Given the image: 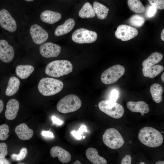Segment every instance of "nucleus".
<instances>
[{
	"instance_id": "obj_12",
	"label": "nucleus",
	"mask_w": 164,
	"mask_h": 164,
	"mask_svg": "<svg viewBox=\"0 0 164 164\" xmlns=\"http://www.w3.org/2000/svg\"><path fill=\"white\" fill-rule=\"evenodd\" d=\"M41 55L46 58L57 57L61 51V48L58 45L50 42L41 45L39 48Z\"/></svg>"
},
{
	"instance_id": "obj_8",
	"label": "nucleus",
	"mask_w": 164,
	"mask_h": 164,
	"mask_svg": "<svg viewBox=\"0 0 164 164\" xmlns=\"http://www.w3.org/2000/svg\"><path fill=\"white\" fill-rule=\"evenodd\" d=\"M97 33L84 28L78 29L74 31L72 35V39L74 42L79 43H90L97 40Z\"/></svg>"
},
{
	"instance_id": "obj_43",
	"label": "nucleus",
	"mask_w": 164,
	"mask_h": 164,
	"mask_svg": "<svg viewBox=\"0 0 164 164\" xmlns=\"http://www.w3.org/2000/svg\"><path fill=\"white\" fill-rule=\"evenodd\" d=\"M164 161H158L156 162L155 164H164Z\"/></svg>"
},
{
	"instance_id": "obj_10",
	"label": "nucleus",
	"mask_w": 164,
	"mask_h": 164,
	"mask_svg": "<svg viewBox=\"0 0 164 164\" xmlns=\"http://www.w3.org/2000/svg\"><path fill=\"white\" fill-rule=\"evenodd\" d=\"M0 25L4 29L10 32L15 31L17 27L15 21L5 9L0 11Z\"/></svg>"
},
{
	"instance_id": "obj_16",
	"label": "nucleus",
	"mask_w": 164,
	"mask_h": 164,
	"mask_svg": "<svg viewBox=\"0 0 164 164\" xmlns=\"http://www.w3.org/2000/svg\"><path fill=\"white\" fill-rule=\"evenodd\" d=\"M127 106L131 111L140 112L142 116H143L144 114L148 113L149 111V105L142 101L138 102L130 101L127 103Z\"/></svg>"
},
{
	"instance_id": "obj_26",
	"label": "nucleus",
	"mask_w": 164,
	"mask_h": 164,
	"mask_svg": "<svg viewBox=\"0 0 164 164\" xmlns=\"http://www.w3.org/2000/svg\"><path fill=\"white\" fill-rule=\"evenodd\" d=\"M150 92L153 100L155 102L159 103L162 101L163 89L160 84L157 83L152 84L150 88Z\"/></svg>"
},
{
	"instance_id": "obj_19",
	"label": "nucleus",
	"mask_w": 164,
	"mask_h": 164,
	"mask_svg": "<svg viewBox=\"0 0 164 164\" xmlns=\"http://www.w3.org/2000/svg\"><path fill=\"white\" fill-rule=\"evenodd\" d=\"M85 153L87 159L94 164H107L106 160L99 155L97 150L94 148H88Z\"/></svg>"
},
{
	"instance_id": "obj_37",
	"label": "nucleus",
	"mask_w": 164,
	"mask_h": 164,
	"mask_svg": "<svg viewBox=\"0 0 164 164\" xmlns=\"http://www.w3.org/2000/svg\"><path fill=\"white\" fill-rule=\"evenodd\" d=\"M132 161V158L130 155H125L122 159L121 164H130Z\"/></svg>"
},
{
	"instance_id": "obj_5",
	"label": "nucleus",
	"mask_w": 164,
	"mask_h": 164,
	"mask_svg": "<svg viewBox=\"0 0 164 164\" xmlns=\"http://www.w3.org/2000/svg\"><path fill=\"white\" fill-rule=\"evenodd\" d=\"M102 139L107 146L114 149L121 148L125 142L123 138L119 132L112 128L106 130L103 135Z\"/></svg>"
},
{
	"instance_id": "obj_36",
	"label": "nucleus",
	"mask_w": 164,
	"mask_h": 164,
	"mask_svg": "<svg viewBox=\"0 0 164 164\" xmlns=\"http://www.w3.org/2000/svg\"><path fill=\"white\" fill-rule=\"evenodd\" d=\"M119 93L118 91L116 89L113 90L111 92L109 100L116 102L118 97Z\"/></svg>"
},
{
	"instance_id": "obj_34",
	"label": "nucleus",
	"mask_w": 164,
	"mask_h": 164,
	"mask_svg": "<svg viewBox=\"0 0 164 164\" xmlns=\"http://www.w3.org/2000/svg\"><path fill=\"white\" fill-rule=\"evenodd\" d=\"M8 146L5 143H0V158H4L7 155Z\"/></svg>"
},
{
	"instance_id": "obj_17",
	"label": "nucleus",
	"mask_w": 164,
	"mask_h": 164,
	"mask_svg": "<svg viewBox=\"0 0 164 164\" xmlns=\"http://www.w3.org/2000/svg\"><path fill=\"white\" fill-rule=\"evenodd\" d=\"M15 132L19 139L24 140L30 139L34 133L33 131L24 123L17 126L15 129Z\"/></svg>"
},
{
	"instance_id": "obj_27",
	"label": "nucleus",
	"mask_w": 164,
	"mask_h": 164,
	"mask_svg": "<svg viewBox=\"0 0 164 164\" xmlns=\"http://www.w3.org/2000/svg\"><path fill=\"white\" fill-rule=\"evenodd\" d=\"M79 16L82 18H88L94 17L95 16L93 7L89 2L85 3L80 10Z\"/></svg>"
},
{
	"instance_id": "obj_25",
	"label": "nucleus",
	"mask_w": 164,
	"mask_h": 164,
	"mask_svg": "<svg viewBox=\"0 0 164 164\" xmlns=\"http://www.w3.org/2000/svg\"><path fill=\"white\" fill-rule=\"evenodd\" d=\"M93 8L97 18L100 19L105 18L109 10L105 6L97 2L93 3Z\"/></svg>"
},
{
	"instance_id": "obj_24",
	"label": "nucleus",
	"mask_w": 164,
	"mask_h": 164,
	"mask_svg": "<svg viewBox=\"0 0 164 164\" xmlns=\"http://www.w3.org/2000/svg\"><path fill=\"white\" fill-rule=\"evenodd\" d=\"M163 55L160 53L157 52L152 53L142 63L143 67H148L152 66L159 63L162 59Z\"/></svg>"
},
{
	"instance_id": "obj_46",
	"label": "nucleus",
	"mask_w": 164,
	"mask_h": 164,
	"mask_svg": "<svg viewBox=\"0 0 164 164\" xmlns=\"http://www.w3.org/2000/svg\"><path fill=\"white\" fill-rule=\"evenodd\" d=\"M139 164H145V163L144 162H141Z\"/></svg>"
},
{
	"instance_id": "obj_38",
	"label": "nucleus",
	"mask_w": 164,
	"mask_h": 164,
	"mask_svg": "<svg viewBox=\"0 0 164 164\" xmlns=\"http://www.w3.org/2000/svg\"><path fill=\"white\" fill-rule=\"evenodd\" d=\"M42 135L46 137H49L51 138L54 137V135L52 132L48 131H43L41 132Z\"/></svg>"
},
{
	"instance_id": "obj_1",
	"label": "nucleus",
	"mask_w": 164,
	"mask_h": 164,
	"mask_svg": "<svg viewBox=\"0 0 164 164\" xmlns=\"http://www.w3.org/2000/svg\"><path fill=\"white\" fill-rule=\"evenodd\" d=\"M138 137L142 143L151 148L159 147L163 142V137L161 133L154 128L149 126L141 129Z\"/></svg>"
},
{
	"instance_id": "obj_2",
	"label": "nucleus",
	"mask_w": 164,
	"mask_h": 164,
	"mask_svg": "<svg viewBox=\"0 0 164 164\" xmlns=\"http://www.w3.org/2000/svg\"><path fill=\"white\" fill-rule=\"evenodd\" d=\"M73 65L66 60H58L53 61L46 66L45 72L47 75L59 77L68 74L73 71Z\"/></svg>"
},
{
	"instance_id": "obj_40",
	"label": "nucleus",
	"mask_w": 164,
	"mask_h": 164,
	"mask_svg": "<svg viewBox=\"0 0 164 164\" xmlns=\"http://www.w3.org/2000/svg\"><path fill=\"white\" fill-rule=\"evenodd\" d=\"M11 164L10 162L5 158H0V164Z\"/></svg>"
},
{
	"instance_id": "obj_32",
	"label": "nucleus",
	"mask_w": 164,
	"mask_h": 164,
	"mask_svg": "<svg viewBox=\"0 0 164 164\" xmlns=\"http://www.w3.org/2000/svg\"><path fill=\"white\" fill-rule=\"evenodd\" d=\"M84 132H87V129L85 125H82L78 131H77L75 130L71 132V133L73 136L75 137L76 139L80 140L82 138L81 135Z\"/></svg>"
},
{
	"instance_id": "obj_30",
	"label": "nucleus",
	"mask_w": 164,
	"mask_h": 164,
	"mask_svg": "<svg viewBox=\"0 0 164 164\" xmlns=\"http://www.w3.org/2000/svg\"><path fill=\"white\" fill-rule=\"evenodd\" d=\"M28 153V150L26 148H22L18 154H13L11 155V159L15 161H19L24 159L26 157Z\"/></svg>"
},
{
	"instance_id": "obj_15",
	"label": "nucleus",
	"mask_w": 164,
	"mask_h": 164,
	"mask_svg": "<svg viewBox=\"0 0 164 164\" xmlns=\"http://www.w3.org/2000/svg\"><path fill=\"white\" fill-rule=\"evenodd\" d=\"M19 108L18 101L15 99H11L7 102L5 112L6 118L9 120H12L16 118Z\"/></svg>"
},
{
	"instance_id": "obj_35",
	"label": "nucleus",
	"mask_w": 164,
	"mask_h": 164,
	"mask_svg": "<svg viewBox=\"0 0 164 164\" xmlns=\"http://www.w3.org/2000/svg\"><path fill=\"white\" fill-rule=\"evenodd\" d=\"M157 9L154 7L151 6L148 8L146 13V16L151 18L154 16L156 14Z\"/></svg>"
},
{
	"instance_id": "obj_20",
	"label": "nucleus",
	"mask_w": 164,
	"mask_h": 164,
	"mask_svg": "<svg viewBox=\"0 0 164 164\" xmlns=\"http://www.w3.org/2000/svg\"><path fill=\"white\" fill-rule=\"evenodd\" d=\"M74 20L70 18L67 20L64 23L58 26L56 29L54 34L57 36H60L66 34L73 29L75 25Z\"/></svg>"
},
{
	"instance_id": "obj_14",
	"label": "nucleus",
	"mask_w": 164,
	"mask_h": 164,
	"mask_svg": "<svg viewBox=\"0 0 164 164\" xmlns=\"http://www.w3.org/2000/svg\"><path fill=\"white\" fill-rule=\"evenodd\" d=\"M50 154L53 158L57 157L59 160L63 163H67L71 159L70 153L59 146L53 147L50 150Z\"/></svg>"
},
{
	"instance_id": "obj_21",
	"label": "nucleus",
	"mask_w": 164,
	"mask_h": 164,
	"mask_svg": "<svg viewBox=\"0 0 164 164\" xmlns=\"http://www.w3.org/2000/svg\"><path fill=\"white\" fill-rule=\"evenodd\" d=\"M20 84V81L17 77H10L5 90L6 95L11 96L15 94L19 90Z\"/></svg>"
},
{
	"instance_id": "obj_47",
	"label": "nucleus",
	"mask_w": 164,
	"mask_h": 164,
	"mask_svg": "<svg viewBox=\"0 0 164 164\" xmlns=\"http://www.w3.org/2000/svg\"><path fill=\"white\" fill-rule=\"evenodd\" d=\"M26 1L28 2L32 1L34 0H25Z\"/></svg>"
},
{
	"instance_id": "obj_41",
	"label": "nucleus",
	"mask_w": 164,
	"mask_h": 164,
	"mask_svg": "<svg viewBox=\"0 0 164 164\" xmlns=\"http://www.w3.org/2000/svg\"><path fill=\"white\" fill-rule=\"evenodd\" d=\"M4 108V104L3 101L0 99V113L2 111Z\"/></svg>"
},
{
	"instance_id": "obj_4",
	"label": "nucleus",
	"mask_w": 164,
	"mask_h": 164,
	"mask_svg": "<svg viewBox=\"0 0 164 164\" xmlns=\"http://www.w3.org/2000/svg\"><path fill=\"white\" fill-rule=\"evenodd\" d=\"M82 102L79 98L75 95H67L58 102L56 108L60 112L63 114L77 111L81 107Z\"/></svg>"
},
{
	"instance_id": "obj_50",
	"label": "nucleus",
	"mask_w": 164,
	"mask_h": 164,
	"mask_svg": "<svg viewBox=\"0 0 164 164\" xmlns=\"http://www.w3.org/2000/svg\"><path fill=\"white\" fill-rule=\"evenodd\" d=\"M161 132L162 133H164V132H162V131H161Z\"/></svg>"
},
{
	"instance_id": "obj_23",
	"label": "nucleus",
	"mask_w": 164,
	"mask_h": 164,
	"mask_svg": "<svg viewBox=\"0 0 164 164\" xmlns=\"http://www.w3.org/2000/svg\"><path fill=\"white\" fill-rule=\"evenodd\" d=\"M163 70L164 67L162 66L158 65L148 67H143L142 71L144 76L153 78L159 74Z\"/></svg>"
},
{
	"instance_id": "obj_7",
	"label": "nucleus",
	"mask_w": 164,
	"mask_h": 164,
	"mask_svg": "<svg viewBox=\"0 0 164 164\" xmlns=\"http://www.w3.org/2000/svg\"><path fill=\"white\" fill-rule=\"evenodd\" d=\"M125 68L121 65L113 66L102 73L101 79L105 84H110L117 82L124 74Z\"/></svg>"
},
{
	"instance_id": "obj_51",
	"label": "nucleus",
	"mask_w": 164,
	"mask_h": 164,
	"mask_svg": "<svg viewBox=\"0 0 164 164\" xmlns=\"http://www.w3.org/2000/svg\"><path fill=\"white\" fill-rule=\"evenodd\" d=\"M95 106L96 107V106H97V105H95Z\"/></svg>"
},
{
	"instance_id": "obj_44",
	"label": "nucleus",
	"mask_w": 164,
	"mask_h": 164,
	"mask_svg": "<svg viewBox=\"0 0 164 164\" xmlns=\"http://www.w3.org/2000/svg\"><path fill=\"white\" fill-rule=\"evenodd\" d=\"M74 164H81V162H80L79 160H77L74 163Z\"/></svg>"
},
{
	"instance_id": "obj_49",
	"label": "nucleus",
	"mask_w": 164,
	"mask_h": 164,
	"mask_svg": "<svg viewBox=\"0 0 164 164\" xmlns=\"http://www.w3.org/2000/svg\"><path fill=\"white\" fill-rule=\"evenodd\" d=\"M18 164H25V163H18Z\"/></svg>"
},
{
	"instance_id": "obj_31",
	"label": "nucleus",
	"mask_w": 164,
	"mask_h": 164,
	"mask_svg": "<svg viewBox=\"0 0 164 164\" xmlns=\"http://www.w3.org/2000/svg\"><path fill=\"white\" fill-rule=\"evenodd\" d=\"M9 132V127L7 125L3 124L0 125V140H6L9 136L8 135Z\"/></svg>"
},
{
	"instance_id": "obj_28",
	"label": "nucleus",
	"mask_w": 164,
	"mask_h": 164,
	"mask_svg": "<svg viewBox=\"0 0 164 164\" xmlns=\"http://www.w3.org/2000/svg\"><path fill=\"white\" fill-rule=\"evenodd\" d=\"M127 3L130 9L137 13L145 11V8L140 0H128Z\"/></svg>"
},
{
	"instance_id": "obj_39",
	"label": "nucleus",
	"mask_w": 164,
	"mask_h": 164,
	"mask_svg": "<svg viewBox=\"0 0 164 164\" xmlns=\"http://www.w3.org/2000/svg\"><path fill=\"white\" fill-rule=\"evenodd\" d=\"M52 120L53 123L56 124L58 125H60L63 124V121L60 119L58 118L55 116H53L52 117Z\"/></svg>"
},
{
	"instance_id": "obj_18",
	"label": "nucleus",
	"mask_w": 164,
	"mask_h": 164,
	"mask_svg": "<svg viewBox=\"0 0 164 164\" xmlns=\"http://www.w3.org/2000/svg\"><path fill=\"white\" fill-rule=\"evenodd\" d=\"M61 17L60 13L50 10L43 12L40 15V19L43 22L50 24H54L58 22Z\"/></svg>"
},
{
	"instance_id": "obj_13",
	"label": "nucleus",
	"mask_w": 164,
	"mask_h": 164,
	"mask_svg": "<svg viewBox=\"0 0 164 164\" xmlns=\"http://www.w3.org/2000/svg\"><path fill=\"white\" fill-rule=\"evenodd\" d=\"M14 54L13 47L5 40H0V59L4 63H9L13 60Z\"/></svg>"
},
{
	"instance_id": "obj_3",
	"label": "nucleus",
	"mask_w": 164,
	"mask_h": 164,
	"mask_svg": "<svg viewBox=\"0 0 164 164\" xmlns=\"http://www.w3.org/2000/svg\"><path fill=\"white\" fill-rule=\"evenodd\" d=\"M63 86L61 80L52 78L45 77L41 79L38 88L40 93L45 96H50L60 92Z\"/></svg>"
},
{
	"instance_id": "obj_33",
	"label": "nucleus",
	"mask_w": 164,
	"mask_h": 164,
	"mask_svg": "<svg viewBox=\"0 0 164 164\" xmlns=\"http://www.w3.org/2000/svg\"><path fill=\"white\" fill-rule=\"evenodd\" d=\"M151 5L160 10L164 9V0H148Z\"/></svg>"
},
{
	"instance_id": "obj_45",
	"label": "nucleus",
	"mask_w": 164,
	"mask_h": 164,
	"mask_svg": "<svg viewBox=\"0 0 164 164\" xmlns=\"http://www.w3.org/2000/svg\"><path fill=\"white\" fill-rule=\"evenodd\" d=\"M164 73H163L162 74V75H161V79H162V81L163 82H164Z\"/></svg>"
},
{
	"instance_id": "obj_42",
	"label": "nucleus",
	"mask_w": 164,
	"mask_h": 164,
	"mask_svg": "<svg viewBox=\"0 0 164 164\" xmlns=\"http://www.w3.org/2000/svg\"><path fill=\"white\" fill-rule=\"evenodd\" d=\"M161 39L163 41H164V29H163L162 30L161 34Z\"/></svg>"
},
{
	"instance_id": "obj_11",
	"label": "nucleus",
	"mask_w": 164,
	"mask_h": 164,
	"mask_svg": "<svg viewBox=\"0 0 164 164\" xmlns=\"http://www.w3.org/2000/svg\"><path fill=\"white\" fill-rule=\"evenodd\" d=\"M30 32L33 41L37 44H41L45 42L48 37L47 32L37 24L31 26Z\"/></svg>"
},
{
	"instance_id": "obj_48",
	"label": "nucleus",
	"mask_w": 164,
	"mask_h": 164,
	"mask_svg": "<svg viewBox=\"0 0 164 164\" xmlns=\"http://www.w3.org/2000/svg\"><path fill=\"white\" fill-rule=\"evenodd\" d=\"M86 137V136H82V138L83 139H84V138Z\"/></svg>"
},
{
	"instance_id": "obj_22",
	"label": "nucleus",
	"mask_w": 164,
	"mask_h": 164,
	"mask_svg": "<svg viewBox=\"0 0 164 164\" xmlns=\"http://www.w3.org/2000/svg\"><path fill=\"white\" fill-rule=\"evenodd\" d=\"M34 70V67L31 65H19L16 67L15 71L20 78L25 79L30 76Z\"/></svg>"
},
{
	"instance_id": "obj_29",
	"label": "nucleus",
	"mask_w": 164,
	"mask_h": 164,
	"mask_svg": "<svg viewBox=\"0 0 164 164\" xmlns=\"http://www.w3.org/2000/svg\"><path fill=\"white\" fill-rule=\"evenodd\" d=\"M145 21L144 18L142 16L135 14L132 15L128 20V23L135 27H140L144 23Z\"/></svg>"
},
{
	"instance_id": "obj_6",
	"label": "nucleus",
	"mask_w": 164,
	"mask_h": 164,
	"mask_svg": "<svg viewBox=\"0 0 164 164\" xmlns=\"http://www.w3.org/2000/svg\"><path fill=\"white\" fill-rule=\"evenodd\" d=\"M98 106L102 112L114 118H119L124 114V109L121 105L109 100L100 101Z\"/></svg>"
},
{
	"instance_id": "obj_9",
	"label": "nucleus",
	"mask_w": 164,
	"mask_h": 164,
	"mask_svg": "<svg viewBox=\"0 0 164 164\" xmlns=\"http://www.w3.org/2000/svg\"><path fill=\"white\" fill-rule=\"evenodd\" d=\"M138 33L136 29L127 25H121L117 27L115 35L117 38L127 41L136 37Z\"/></svg>"
}]
</instances>
